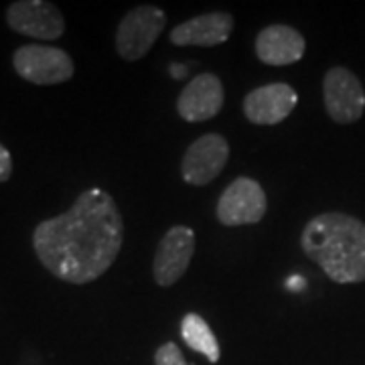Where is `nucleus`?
Here are the masks:
<instances>
[{
  "label": "nucleus",
  "mask_w": 365,
  "mask_h": 365,
  "mask_svg": "<svg viewBox=\"0 0 365 365\" xmlns=\"http://www.w3.org/2000/svg\"><path fill=\"white\" fill-rule=\"evenodd\" d=\"M299 102L297 91L288 83H268L252 90L244 100V114L252 124L274 126L292 114Z\"/></svg>",
  "instance_id": "nucleus-11"
},
{
  "label": "nucleus",
  "mask_w": 365,
  "mask_h": 365,
  "mask_svg": "<svg viewBox=\"0 0 365 365\" xmlns=\"http://www.w3.org/2000/svg\"><path fill=\"white\" fill-rule=\"evenodd\" d=\"M302 252L337 284L365 280V223L345 213H321L304 225Z\"/></svg>",
  "instance_id": "nucleus-2"
},
{
  "label": "nucleus",
  "mask_w": 365,
  "mask_h": 365,
  "mask_svg": "<svg viewBox=\"0 0 365 365\" xmlns=\"http://www.w3.org/2000/svg\"><path fill=\"white\" fill-rule=\"evenodd\" d=\"M13 175V158H11V153L0 144V182L9 181Z\"/></svg>",
  "instance_id": "nucleus-16"
},
{
  "label": "nucleus",
  "mask_w": 365,
  "mask_h": 365,
  "mask_svg": "<svg viewBox=\"0 0 365 365\" xmlns=\"http://www.w3.org/2000/svg\"><path fill=\"white\" fill-rule=\"evenodd\" d=\"M155 365H189L182 357L181 349L175 343L160 345L155 353Z\"/></svg>",
  "instance_id": "nucleus-15"
},
{
  "label": "nucleus",
  "mask_w": 365,
  "mask_h": 365,
  "mask_svg": "<svg viewBox=\"0 0 365 365\" xmlns=\"http://www.w3.org/2000/svg\"><path fill=\"white\" fill-rule=\"evenodd\" d=\"M6 23L14 33L43 41L59 39L66 33V19L51 2L19 0L6 11Z\"/></svg>",
  "instance_id": "nucleus-9"
},
{
  "label": "nucleus",
  "mask_w": 365,
  "mask_h": 365,
  "mask_svg": "<svg viewBox=\"0 0 365 365\" xmlns=\"http://www.w3.org/2000/svg\"><path fill=\"white\" fill-rule=\"evenodd\" d=\"M268 209V199L262 185L250 177H237L232 181L217 201V220L222 225L237 227L262 222Z\"/></svg>",
  "instance_id": "nucleus-5"
},
{
  "label": "nucleus",
  "mask_w": 365,
  "mask_h": 365,
  "mask_svg": "<svg viewBox=\"0 0 365 365\" xmlns=\"http://www.w3.org/2000/svg\"><path fill=\"white\" fill-rule=\"evenodd\" d=\"M230 160V144L222 134H203L185 153L181 175L193 187H205L220 177Z\"/></svg>",
  "instance_id": "nucleus-7"
},
{
  "label": "nucleus",
  "mask_w": 365,
  "mask_h": 365,
  "mask_svg": "<svg viewBox=\"0 0 365 365\" xmlns=\"http://www.w3.org/2000/svg\"><path fill=\"white\" fill-rule=\"evenodd\" d=\"M325 110L333 122L353 124L365 112V90L359 78L345 67H333L323 79Z\"/></svg>",
  "instance_id": "nucleus-6"
},
{
  "label": "nucleus",
  "mask_w": 365,
  "mask_h": 365,
  "mask_svg": "<svg viewBox=\"0 0 365 365\" xmlns=\"http://www.w3.org/2000/svg\"><path fill=\"white\" fill-rule=\"evenodd\" d=\"M223 100L222 79L213 73H201L185 86L177 100V112L185 122H205L222 112Z\"/></svg>",
  "instance_id": "nucleus-10"
},
{
  "label": "nucleus",
  "mask_w": 365,
  "mask_h": 365,
  "mask_svg": "<svg viewBox=\"0 0 365 365\" xmlns=\"http://www.w3.org/2000/svg\"><path fill=\"white\" fill-rule=\"evenodd\" d=\"M181 335L185 343L193 351L203 353L211 364H217L220 361V355H222L220 353V343H217L213 331H211V327L205 323L203 317H199L195 313L187 314L181 323Z\"/></svg>",
  "instance_id": "nucleus-14"
},
{
  "label": "nucleus",
  "mask_w": 365,
  "mask_h": 365,
  "mask_svg": "<svg viewBox=\"0 0 365 365\" xmlns=\"http://www.w3.org/2000/svg\"><path fill=\"white\" fill-rule=\"evenodd\" d=\"M124 242V220L116 199L91 187L66 213L35 227L33 248L49 272L69 284H88L116 262Z\"/></svg>",
  "instance_id": "nucleus-1"
},
{
  "label": "nucleus",
  "mask_w": 365,
  "mask_h": 365,
  "mask_svg": "<svg viewBox=\"0 0 365 365\" xmlns=\"http://www.w3.org/2000/svg\"><path fill=\"white\" fill-rule=\"evenodd\" d=\"M234 19L230 13H207L189 19L170 31L169 39L177 47H215L230 39Z\"/></svg>",
  "instance_id": "nucleus-12"
},
{
  "label": "nucleus",
  "mask_w": 365,
  "mask_h": 365,
  "mask_svg": "<svg viewBox=\"0 0 365 365\" xmlns=\"http://www.w3.org/2000/svg\"><path fill=\"white\" fill-rule=\"evenodd\" d=\"M14 71L37 86L66 83L73 78V61L63 49L51 45H23L13 55Z\"/></svg>",
  "instance_id": "nucleus-4"
},
{
  "label": "nucleus",
  "mask_w": 365,
  "mask_h": 365,
  "mask_svg": "<svg viewBox=\"0 0 365 365\" xmlns=\"http://www.w3.org/2000/svg\"><path fill=\"white\" fill-rule=\"evenodd\" d=\"M167 25V14L158 6H136L126 14L116 31V51L124 61H138L153 49Z\"/></svg>",
  "instance_id": "nucleus-3"
},
{
  "label": "nucleus",
  "mask_w": 365,
  "mask_h": 365,
  "mask_svg": "<svg viewBox=\"0 0 365 365\" xmlns=\"http://www.w3.org/2000/svg\"><path fill=\"white\" fill-rule=\"evenodd\" d=\"M193 252H195L193 230L185 225L170 227L158 242L155 262H153V274L158 287L169 288L177 284L182 278V274L187 272Z\"/></svg>",
  "instance_id": "nucleus-8"
},
{
  "label": "nucleus",
  "mask_w": 365,
  "mask_h": 365,
  "mask_svg": "<svg viewBox=\"0 0 365 365\" xmlns=\"http://www.w3.org/2000/svg\"><path fill=\"white\" fill-rule=\"evenodd\" d=\"M307 41L297 29L288 25H270L256 37V55L262 63L274 67L292 66L302 59Z\"/></svg>",
  "instance_id": "nucleus-13"
}]
</instances>
